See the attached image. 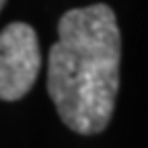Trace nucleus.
<instances>
[{"label":"nucleus","mask_w":148,"mask_h":148,"mask_svg":"<svg viewBox=\"0 0 148 148\" xmlns=\"http://www.w3.org/2000/svg\"><path fill=\"white\" fill-rule=\"evenodd\" d=\"M4 4H6V0H0V8H4Z\"/></svg>","instance_id":"3"},{"label":"nucleus","mask_w":148,"mask_h":148,"mask_svg":"<svg viewBox=\"0 0 148 148\" xmlns=\"http://www.w3.org/2000/svg\"><path fill=\"white\" fill-rule=\"evenodd\" d=\"M41 70L37 33L27 23H8L0 33V99L21 101L33 88Z\"/></svg>","instance_id":"2"},{"label":"nucleus","mask_w":148,"mask_h":148,"mask_svg":"<svg viewBox=\"0 0 148 148\" xmlns=\"http://www.w3.org/2000/svg\"><path fill=\"white\" fill-rule=\"evenodd\" d=\"M121 33L109 4L66 10L47 53V95L66 127L80 136L109 125L119 90Z\"/></svg>","instance_id":"1"}]
</instances>
